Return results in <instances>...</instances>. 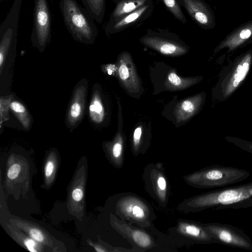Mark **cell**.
I'll list each match as a JSON object with an SVG mask.
<instances>
[{
  "label": "cell",
  "mask_w": 252,
  "mask_h": 252,
  "mask_svg": "<svg viewBox=\"0 0 252 252\" xmlns=\"http://www.w3.org/2000/svg\"><path fill=\"white\" fill-rule=\"evenodd\" d=\"M252 39V20L242 24L229 33L217 46L214 53L223 48L232 52Z\"/></svg>",
  "instance_id": "7c38bea8"
},
{
  "label": "cell",
  "mask_w": 252,
  "mask_h": 252,
  "mask_svg": "<svg viewBox=\"0 0 252 252\" xmlns=\"http://www.w3.org/2000/svg\"><path fill=\"white\" fill-rule=\"evenodd\" d=\"M30 237L35 241L42 243L44 240V235L39 229L32 228L29 231Z\"/></svg>",
  "instance_id": "f1b7e54d"
},
{
  "label": "cell",
  "mask_w": 252,
  "mask_h": 252,
  "mask_svg": "<svg viewBox=\"0 0 252 252\" xmlns=\"http://www.w3.org/2000/svg\"><path fill=\"white\" fill-rule=\"evenodd\" d=\"M251 206H252V199H250V200L247 203L246 208Z\"/></svg>",
  "instance_id": "e575fe53"
},
{
  "label": "cell",
  "mask_w": 252,
  "mask_h": 252,
  "mask_svg": "<svg viewBox=\"0 0 252 252\" xmlns=\"http://www.w3.org/2000/svg\"><path fill=\"white\" fill-rule=\"evenodd\" d=\"M216 243L235 248L252 250V241L241 229L219 222L203 224Z\"/></svg>",
  "instance_id": "52a82bcc"
},
{
  "label": "cell",
  "mask_w": 252,
  "mask_h": 252,
  "mask_svg": "<svg viewBox=\"0 0 252 252\" xmlns=\"http://www.w3.org/2000/svg\"><path fill=\"white\" fill-rule=\"evenodd\" d=\"M85 8L93 19L101 24L104 17L105 0H81Z\"/></svg>",
  "instance_id": "ffe728a7"
},
{
  "label": "cell",
  "mask_w": 252,
  "mask_h": 252,
  "mask_svg": "<svg viewBox=\"0 0 252 252\" xmlns=\"http://www.w3.org/2000/svg\"><path fill=\"white\" fill-rule=\"evenodd\" d=\"M33 20L31 42L43 52L51 37V17L47 0H34Z\"/></svg>",
  "instance_id": "8992f818"
},
{
  "label": "cell",
  "mask_w": 252,
  "mask_h": 252,
  "mask_svg": "<svg viewBox=\"0 0 252 252\" xmlns=\"http://www.w3.org/2000/svg\"><path fill=\"white\" fill-rule=\"evenodd\" d=\"M119 63L118 72L121 80L126 88L136 90L138 86L136 74L132 67L126 64V52L121 55Z\"/></svg>",
  "instance_id": "ac0fdd59"
},
{
  "label": "cell",
  "mask_w": 252,
  "mask_h": 252,
  "mask_svg": "<svg viewBox=\"0 0 252 252\" xmlns=\"http://www.w3.org/2000/svg\"><path fill=\"white\" fill-rule=\"evenodd\" d=\"M140 41L143 44L165 55L179 56L188 52V47L182 41L167 32H148Z\"/></svg>",
  "instance_id": "ba28073f"
},
{
  "label": "cell",
  "mask_w": 252,
  "mask_h": 252,
  "mask_svg": "<svg viewBox=\"0 0 252 252\" xmlns=\"http://www.w3.org/2000/svg\"><path fill=\"white\" fill-rule=\"evenodd\" d=\"M23 0H14L0 26V73L7 59L16 53L18 28Z\"/></svg>",
  "instance_id": "5b68a950"
},
{
  "label": "cell",
  "mask_w": 252,
  "mask_h": 252,
  "mask_svg": "<svg viewBox=\"0 0 252 252\" xmlns=\"http://www.w3.org/2000/svg\"><path fill=\"white\" fill-rule=\"evenodd\" d=\"M252 199V182L205 192L186 201L182 209L198 212L209 209L222 210L246 208Z\"/></svg>",
  "instance_id": "6da1fadb"
},
{
  "label": "cell",
  "mask_w": 252,
  "mask_h": 252,
  "mask_svg": "<svg viewBox=\"0 0 252 252\" xmlns=\"http://www.w3.org/2000/svg\"><path fill=\"white\" fill-rule=\"evenodd\" d=\"M83 197V191L80 188L75 189L72 192V197L76 201H80Z\"/></svg>",
  "instance_id": "4dcf8cb0"
},
{
  "label": "cell",
  "mask_w": 252,
  "mask_h": 252,
  "mask_svg": "<svg viewBox=\"0 0 252 252\" xmlns=\"http://www.w3.org/2000/svg\"><path fill=\"white\" fill-rule=\"evenodd\" d=\"M153 182L154 188L156 190V193L157 196L160 198V200H164L166 197L167 193V182L163 176L160 173H158L156 177V181L154 179Z\"/></svg>",
  "instance_id": "7402d4cb"
},
{
  "label": "cell",
  "mask_w": 252,
  "mask_h": 252,
  "mask_svg": "<svg viewBox=\"0 0 252 252\" xmlns=\"http://www.w3.org/2000/svg\"><path fill=\"white\" fill-rule=\"evenodd\" d=\"M54 169V164L52 161H48L45 167V175L46 177H50Z\"/></svg>",
  "instance_id": "1f68e13d"
},
{
  "label": "cell",
  "mask_w": 252,
  "mask_h": 252,
  "mask_svg": "<svg viewBox=\"0 0 252 252\" xmlns=\"http://www.w3.org/2000/svg\"><path fill=\"white\" fill-rule=\"evenodd\" d=\"M154 8L153 1L122 17L110 25H106L104 31L107 34L120 32L145 20L152 14Z\"/></svg>",
  "instance_id": "8fae6325"
},
{
  "label": "cell",
  "mask_w": 252,
  "mask_h": 252,
  "mask_svg": "<svg viewBox=\"0 0 252 252\" xmlns=\"http://www.w3.org/2000/svg\"><path fill=\"white\" fill-rule=\"evenodd\" d=\"M225 139L229 142L252 154V142L230 136L226 137Z\"/></svg>",
  "instance_id": "484cf974"
},
{
  "label": "cell",
  "mask_w": 252,
  "mask_h": 252,
  "mask_svg": "<svg viewBox=\"0 0 252 252\" xmlns=\"http://www.w3.org/2000/svg\"><path fill=\"white\" fill-rule=\"evenodd\" d=\"M177 231L180 234L194 243H216L203 224L195 222L180 221L177 225Z\"/></svg>",
  "instance_id": "5bb4252c"
},
{
  "label": "cell",
  "mask_w": 252,
  "mask_h": 252,
  "mask_svg": "<svg viewBox=\"0 0 252 252\" xmlns=\"http://www.w3.org/2000/svg\"><path fill=\"white\" fill-rule=\"evenodd\" d=\"M63 22L73 39L86 44L94 43L98 30L94 20L76 0H60Z\"/></svg>",
  "instance_id": "7a4b0ae2"
},
{
  "label": "cell",
  "mask_w": 252,
  "mask_h": 252,
  "mask_svg": "<svg viewBox=\"0 0 252 252\" xmlns=\"http://www.w3.org/2000/svg\"><path fill=\"white\" fill-rule=\"evenodd\" d=\"M112 65H109V66H107V67H106V70H107V73L109 75H111L112 73H113V69L112 70Z\"/></svg>",
  "instance_id": "836d02e7"
},
{
  "label": "cell",
  "mask_w": 252,
  "mask_h": 252,
  "mask_svg": "<svg viewBox=\"0 0 252 252\" xmlns=\"http://www.w3.org/2000/svg\"><path fill=\"white\" fill-rule=\"evenodd\" d=\"M201 101L199 97L194 100H186L182 103L180 111H183L187 115H191L197 109Z\"/></svg>",
  "instance_id": "d4e9b609"
},
{
  "label": "cell",
  "mask_w": 252,
  "mask_h": 252,
  "mask_svg": "<svg viewBox=\"0 0 252 252\" xmlns=\"http://www.w3.org/2000/svg\"><path fill=\"white\" fill-rule=\"evenodd\" d=\"M119 228L122 234L128 237L138 247L142 249L150 248L154 246L152 238L146 232L137 228H134L126 223H120Z\"/></svg>",
  "instance_id": "2e32d148"
},
{
  "label": "cell",
  "mask_w": 252,
  "mask_h": 252,
  "mask_svg": "<svg viewBox=\"0 0 252 252\" xmlns=\"http://www.w3.org/2000/svg\"><path fill=\"white\" fill-rule=\"evenodd\" d=\"M252 64V49L247 51L223 70L215 88L216 97L219 101L227 99L247 76Z\"/></svg>",
  "instance_id": "277c9868"
},
{
  "label": "cell",
  "mask_w": 252,
  "mask_h": 252,
  "mask_svg": "<svg viewBox=\"0 0 252 252\" xmlns=\"http://www.w3.org/2000/svg\"><path fill=\"white\" fill-rule=\"evenodd\" d=\"M111 151L113 157L115 159H120L123 152L122 144L119 141L115 142L112 146Z\"/></svg>",
  "instance_id": "83f0119b"
},
{
  "label": "cell",
  "mask_w": 252,
  "mask_h": 252,
  "mask_svg": "<svg viewBox=\"0 0 252 252\" xmlns=\"http://www.w3.org/2000/svg\"><path fill=\"white\" fill-rule=\"evenodd\" d=\"M21 171V166L18 163H15L10 167L7 171V177L10 180L15 179Z\"/></svg>",
  "instance_id": "4316f807"
},
{
  "label": "cell",
  "mask_w": 252,
  "mask_h": 252,
  "mask_svg": "<svg viewBox=\"0 0 252 252\" xmlns=\"http://www.w3.org/2000/svg\"><path fill=\"white\" fill-rule=\"evenodd\" d=\"M33 239L27 238L24 240V245L30 252H36L37 244Z\"/></svg>",
  "instance_id": "f546056e"
},
{
  "label": "cell",
  "mask_w": 252,
  "mask_h": 252,
  "mask_svg": "<svg viewBox=\"0 0 252 252\" xmlns=\"http://www.w3.org/2000/svg\"><path fill=\"white\" fill-rule=\"evenodd\" d=\"M118 206L121 214L126 219L143 226L150 223V208L139 198L132 196L122 197Z\"/></svg>",
  "instance_id": "30bf717a"
},
{
  "label": "cell",
  "mask_w": 252,
  "mask_h": 252,
  "mask_svg": "<svg viewBox=\"0 0 252 252\" xmlns=\"http://www.w3.org/2000/svg\"><path fill=\"white\" fill-rule=\"evenodd\" d=\"M141 135V128L139 127H137L134 131L133 134V138H134V146L136 147L138 146L140 139Z\"/></svg>",
  "instance_id": "d6a6232c"
},
{
  "label": "cell",
  "mask_w": 252,
  "mask_h": 252,
  "mask_svg": "<svg viewBox=\"0 0 252 252\" xmlns=\"http://www.w3.org/2000/svg\"><path fill=\"white\" fill-rule=\"evenodd\" d=\"M12 95L1 96L0 100V128L2 127V123L9 119V111L10 110V103L13 98Z\"/></svg>",
  "instance_id": "603a6c76"
},
{
  "label": "cell",
  "mask_w": 252,
  "mask_h": 252,
  "mask_svg": "<svg viewBox=\"0 0 252 252\" xmlns=\"http://www.w3.org/2000/svg\"><path fill=\"white\" fill-rule=\"evenodd\" d=\"M88 86V80L86 78H83L74 88L65 118L66 126L70 129L76 128L84 117Z\"/></svg>",
  "instance_id": "9c48e42d"
},
{
  "label": "cell",
  "mask_w": 252,
  "mask_h": 252,
  "mask_svg": "<svg viewBox=\"0 0 252 252\" xmlns=\"http://www.w3.org/2000/svg\"><path fill=\"white\" fill-rule=\"evenodd\" d=\"M164 5L169 12L177 20L183 24H186L187 19L182 12L179 3L177 0H162Z\"/></svg>",
  "instance_id": "44dd1931"
},
{
  "label": "cell",
  "mask_w": 252,
  "mask_h": 252,
  "mask_svg": "<svg viewBox=\"0 0 252 252\" xmlns=\"http://www.w3.org/2000/svg\"><path fill=\"white\" fill-rule=\"evenodd\" d=\"M90 121L95 125L101 124L105 117V109L99 90L94 86L88 106Z\"/></svg>",
  "instance_id": "e0dca14e"
},
{
  "label": "cell",
  "mask_w": 252,
  "mask_h": 252,
  "mask_svg": "<svg viewBox=\"0 0 252 252\" xmlns=\"http://www.w3.org/2000/svg\"><path fill=\"white\" fill-rule=\"evenodd\" d=\"M190 16L202 28L210 29L215 26L213 12L202 0H182Z\"/></svg>",
  "instance_id": "4fadbf2b"
},
{
  "label": "cell",
  "mask_w": 252,
  "mask_h": 252,
  "mask_svg": "<svg viewBox=\"0 0 252 252\" xmlns=\"http://www.w3.org/2000/svg\"><path fill=\"white\" fill-rule=\"evenodd\" d=\"M10 110L26 130L30 129L32 120L26 106L20 100L13 97L10 103Z\"/></svg>",
  "instance_id": "d6986e66"
},
{
  "label": "cell",
  "mask_w": 252,
  "mask_h": 252,
  "mask_svg": "<svg viewBox=\"0 0 252 252\" xmlns=\"http://www.w3.org/2000/svg\"><path fill=\"white\" fill-rule=\"evenodd\" d=\"M195 80L184 79L180 78L174 72H170L168 75V81L174 89L185 88L194 82Z\"/></svg>",
  "instance_id": "cb8c5ba5"
},
{
  "label": "cell",
  "mask_w": 252,
  "mask_h": 252,
  "mask_svg": "<svg viewBox=\"0 0 252 252\" xmlns=\"http://www.w3.org/2000/svg\"><path fill=\"white\" fill-rule=\"evenodd\" d=\"M250 175L245 169L214 165L188 176L186 181L189 185L200 189L220 188L241 182Z\"/></svg>",
  "instance_id": "3957f363"
},
{
  "label": "cell",
  "mask_w": 252,
  "mask_h": 252,
  "mask_svg": "<svg viewBox=\"0 0 252 252\" xmlns=\"http://www.w3.org/2000/svg\"><path fill=\"white\" fill-rule=\"evenodd\" d=\"M115 6L106 25H110L152 0H113Z\"/></svg>",
  "instance_id": "9a60e30c"
}]
</instances>
